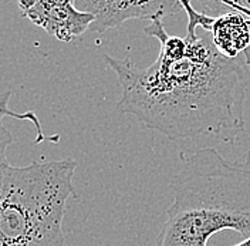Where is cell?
I'll use <instances>...</instances> for the list:
<instances>
[{
    "label": "cell",
    "mask_w": 250,
    "mask_h": 246,
    "mask_svg": "<svg viewBox=\"0 0 250 246\" xmlns=\"http://www.w3.org/2000/svg\"><path fill=\"white\" fill-rule=\"evenodd\" d=\"M243 57H245V60H246V64H248V67H249L250 70V46L246 48V51L243 53Z\"/></svg>",
    "instance_id": "9c48e42d"
},
{
    "label": "cell",
    "mask_w": 250,
    "mask_h": 246,
    "mask_svg": "<svg viewBox=\"0 0 250 246\" xmlns=\"http://www.w3.org/2000/svg\"><path fill=\"white\" fill-rule=\"evenodd\" d=\"M77 161L0 162V246H64L62 222L76 198Z\"/></svg>",
    "instance_id": "3957f363"
},
{
    "label": "cell",
    "mask_w": 250,
    "mask_h": 246,
    "mask_svg": "<svg viewBox=\"0 0 250 246\" xmlns=\"http://www.w3.org/2000/svg\"><path fill=\"white\" fill-rule=\"evenodd\" d=\"M9 97H10V90H7V91L1 95V100H3V103H1V117L10 115V117H16V118H20V120H29V121H31V123L36 125V128H37V138L34 139V144H40V142L48 139L46 135L43 134L42 127H40V123H39V118H37V115H36L33 111H27V112H24V114H16V112L10 111V110L7 108V100H9Z\"/></svg>",
    "instance_id": "ba28073f"
},
{
    "label": "cell",
    "mask_w": 250,
    "mask_h": 246,
    "mask_svg": "<svg viewBox=\"0 0 250 246\" xmlns=\"http://www.w3.org/2000/svg\"><path fill=\"white\" fill-rule=\"evenodd\" d=\"M203 13L216 17L229 12H237L250 19V0H199Z\"/></svg>",
    "instance_id": "52a82bcc"
},
{
    "label": "cell",
    "mask_w": 250,
    "mask_h": 246,
    "mask_svg": "<svg viewBox=\"0 0 250 246\" xmlns=\"http://www.w3.org/2000/svg\"><path fill=\"white\" fill-rule=\"evenodd\" d=\"M74 4L94 16V33L117 29L131 19H164L182 10L179 0H74Z\"/></svg>",
    "instance_id": "277c9868"
},
{
    "label": "cell",
    "mask_w": 250,
    "mask_h": 246,
    "mask_svg": "<svg viewBox=\"0 0 250 246\" xmlns=\"http://www.w3.org/2000/svg\"><path fill=\"white\" fill-rule=\"evenodd\" d=\"M145 34L159 40L161 51L141 68L129 57L105 54L121 84L117 110L171 141L218 137L233 144L245 130V100L250 70L243 54L225 57L212 39L169 36L161 17Z\"/></svg>",
    "instance_id": "6da1fadb"
},
{
    "label": "cell",
    "mask_w": 250,
    "mask_h": 246,
    "mask_svg": "<svg viewBox=\"0 0 250 246\" xmlns=\"http://www.w3.org/2000/svg\"><path fill=\"white\" fill-rule=\"evenodd\" d=\"M20 13L62 43L90 30L94 16L78 10L74 0H17Z\"/></svg>",
    "instance_id": "5b68a950"
},
{
    "label": "cell",
    "mask_w": 250,
    "mask_h": 246,
    "mask_svg": "<svg viewBox=\"0 0 250 246\" xmlns=\"http://www.w3.org/2000/svg\"><path fill=\"white\" fill-rule=\"evenodd\" d=\"M249 23H250V19H249Z\"/></svg>",
    "instance_id": "8fae6325"
},
{
    "label": "cell",
    "mask_w": 250,
    "mask_h": 246,
    "mask_svg": "<svg viewBox=\"0 0 250 246\" xmlns=\"http://www.w3.org/2000/svg\"><path fill=\"white\" fill-rule=\"evenodd\" d=\"M182 161L169 182L173 202L154 246H208L222 231L250 238V151L243 161H229L208 147Z\"/></svg>",
    "instance_id": "7a4b0ae2"
},
{
    "label": "cell",
    "mask_w": 250,
    "mask_h": 246,
    "mask_svg": "<svg viewBox=\"0 0 250 246\" xmlns=\"http://www.w3.org/2000/svg\"><path fill=\"white\" fill-rule=\"evenodd\" d=\"M233 246H250V238H248V239H243L242 242H239L237 245H233Z\"/></svg>",
    "instance_id": "30bf717a"
},
{
    "label": "cell",
    "mask_w": 250,
    "mask_h": 246,
    "mask_svg": "<svg viewBox=\"0 0 250 246\" xmlns=\"http://www.w3.org/2000/svg\"><path fill=\"white\" fill-rule=\"evenodd\" d=\"M212 43L228 57H240L250 46V23L246 16L229 12L216 16L212 26Z\"/></svg>",
    "instance_id": "8992f818"
}]
</instances>
